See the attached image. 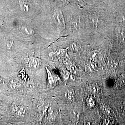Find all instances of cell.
<instances>
[{"label":"cell","mask_w":125,"mask_h":125,"mask_svg":"<svg viewBox=\"0 0 125 125\" xmlns=\"http://www.w3.org/2000/svg\"><path fill=\"white\" fill-rule=\"evenodd\" d=\"M0 19V24L19 39L33 47L39 38L33 20L9 13Z\"/></svg>","instance_id":"cell-1"},{"label":"cell","mask_w":125,"mask_h":125,"mask_svg":"<svg viewBox=\"0 0 125 125\" xmlns=\"http://www.w3.org/2000/svg\"><path fill=\"white\" fill-rule=\"evenodd\" d=\"M67 98L71 102H73L75 100V95L73 90H69L67 92Z\"/></svg>","instance_id":"cell-8"},{"label":"cell","mask_w":125,"mask_h":125,"mask_svg":"<svg viewBox=\"0 0 125 125\" xmlns=\"http://www.w3.org/2000/svg\"><path fill=\"white\" fill-rule=\"evenodd\" d=\"M71 49L74 52H78L80 50L79 46L76 43H74L70 45Z\"/></svg>","instance_id":"cell-10"},{"label":"cell","mask_w":125,"mask_h":125,"mask_svg":"<svg viewBox=\"0 0 125 125\" xmlns=\"http://www.w3.org/2000/svg\"><path fill=\"white\" fill-rule=\"evenodd\" d=\"M5 108L7 123H27L30 115L27 96L7 94Z\"/></svg>","instance_id":"cell-2"},{"label":"cell","mask_w":125,"mask_h":125,"mask_svg":"<svg viewBox=\"0 0 125 125\" xmlns=\"http://www.w3.org/2000/svg\"><path fill=\"white\" fill-rule=\"evenodd\" d=\"M41 10V0H8L6 14L34 20Z\"/></svg>","instance_id":"cell-3"},{"label":"cell","mask_w":125,"mask_h":125,"mask_svg":"<svg viewBox=\"0 0 125 125\" xmlns=\"http://www.w3.org/2000/svg\"><path fill=\"white\" fill-rule=\"evenodd\" d=\"M87 102L88 105L90 107H93L94 104V100L91 97H90L87 100Z\"/></svg>","instance_id":"cell-13"},{"label":"cell","mask_w":125,"mask_h":125,"mask_svg":"<svg viewBox=\"0 0 125 125\" xmlns=\"http://www.w3.org/2000/svg\"><path fill=\"white\" fill-rule=\"evenodd\" d=\"M8 0H0V16L3 17L8 12Z\"/></svg>","instance_id":"cell-6"},{"label":"cell","mask_w":125,"mask_h":125,"mask_svg":"<svg viewBox=\"0 0 125 125\" xmlns=\"http://www.w3.org/2000/svg\"><path fill=\"white\" fill-rule=\"evenodd\" d=\"M86 70L87 71L89 72H93L95 70V67L93 64H90L86 66Z\"/></svg>","instance_id":"cell-11"},{"label":"cell","mask_w":125,"mask_h":125,"mask_svg":"<svg viewBox=\"0 0 125 125\" xmlns=\"http://www.w3.org/2000/svg\"><path fill=\"white\" fill-rule=\"evenodd\" d=\"M5 79L3 76L1 75L0 73V90L1 89V88L3 87L5 84Z\"/></svg>","instance_id":"cell-12"},{"label":"cell","mask_w":125,"mask_h":125,"mask_svg":"<svg viewBox=\"0 0 125 125\" xmlns=\"http://www.w3.org/2000/svg\"><path fill=\"white\" fill-rule=\"evenodd\" d=\"M68 76H69V73H68V72H65L64 73V77L65 78H66L68 77Z\"/></svg>","instance_id":"cell-14"},{"label":"cell","mask_w":125,"mask_h":125,"mask_svg":"<svg viewBox=\"0 0 125 125\" xmlns=\"http://www.w3.org/2000/svg\"><path fill=\"white\" fill-rule=\"evenodd\" d=\"M89 57L91 60L93 61H97L101 58V54L98 52L93 51L89 54Z\"/></svg>","instance_id":"cell-7"},{"label":"cell","mask_w":125,"mask_h":125,"mask_svg":"<svg viewBox=\"0 0 125 125\" xmlns=\"http://www.w3.org/2000/svg\"><path fill=\"white\" fill-rule=\"evenodd\" d=\"M65 55V50L63 49H58L50 52L49 56L52 59L56 60L63 58Z\"/></svg>","instance_id":"cell-5"},{"label":"cell","mask_w":125,"mask_h":125,"mask_svg":"<svg viewBox=\"0 0 125 125\" xmlns=\"http://www.w3.org/2000/svg\"><path fill=\"white\" fill-rule=\"evenodd\" d=\"M51 21L55 27L61 28L64 26V21L62 13L60 9H54L51 13Z\"/></svg>","instance_id":"cell-4"},{"label":"cell","mask_w":125,"mask_h":125,"mask_svg":"<svg viewBox=\"0 0 125 125\" xmlns=\"http://www.w3.org/2000/svg\"><path fill=\"white\" fill-rule=\"evenodd\" d=\"M65 64L67 66L68 69L72 72L75 71V67L72 64V63L68 61H66L65 62Z\"/></svg>","instance_id":"cell-9"}]
</instances>
